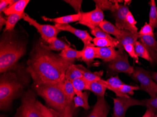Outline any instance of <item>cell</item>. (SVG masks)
Wrapping results in <instances>:
<instances>
[{
  "mask_svg": "<svg viewBox=\"0 0 157 117\" xmlns=\"http://www.w3.org/2000/svg\"><path fill=\"white\" fill-rule=\"evenodd\" d=\"M75 61L65 59L59 54L46 50L38 42L27 61L26 70L34 86L57 84L65 79L66 71Z\"/></svg>",
  "mask_w": 157,
  "mask_h": 117,
  "instance_id": "obj_1",
  "label": "cell"
},
{
  "mask_svg": "<svg viewBox=\"0 0 157 117\" xmlns=\"http://www.w3.org/2000/svg\"><path fill=\"white\" fill-rule=\"evenodd\" d=\"M7 32L0 43L1 73H4L14 67L26 52L24 43L14 38L11 31Z\"/></svg>",
  "mask_w": 157,
  "mask_h": 117,
  "instance_id": "obj_2",
  "label": "cell"
},
{
  "mask_svg": "<svg viewBox=\"0 0 157 117\" xmlns=\"http://www.w3.org/2000/svg\"><path fill=\"white\" fill-rule=\"evenodd\" d=\"M34 87L37 94L44 98L47 104L63 117L68 106L75 105L74 103L70 102L59 83Z\"/></svg>",
  "mask_w": 157,
  "mask_h": 117,
  "instance_id": "obj_3",
  "label": "cell"
},
{
  "mask_svg": "<svg viewBox=\"0 0 157 117\" xmlns=\"http://www.w3.org/2000/svg\"><path fill=\"white\" fill-rule=\"evenodd\" d=\"M22 89V84L13 73H4L0 81V107L1 110L9 107L14 97Z\"/></svg>",
  "mask_w": 157,
  "mask_h": 117,
  "instance_id": "obj_4",
  "label": "cell"
},
{
  "mask_svg": "<svg viewBox=\"0 0 157 117\" xmlns=\"http://www.w3.org/2000/svg\"><path fill=\"white\" fill-rule=\"evenodd\" d=\"M35 93L31 90L25 92L15 117H44L36 105Z\"/></svg>",
  "mask_w": 157,
  "mask_h": 117,
  "instance_id": "obj_5",
  "label": "cell"
},
{
  "mask_svg": "<svg viewBox=\"0 0 157 117\" xmlns=\"http://www.w3.org/2000/svg\"><path fill=\"white\" fill-rule=\"evenodd\" d=\"M135 81L140 82V90L147 92L151 97L157 94V84L154 82L149 71L142 68L136 67L130 75Z\"/></svg>",
  "mask_w": 157,
  "mask_h": 117,
  "instance_id": "obj_6",
  "label": "cell"
},
{
  "mask_svg": "<svg viewBox=\"0 0 157 117\" xmlns=\"http://www.w3.org/2000/svg\"><path fill=\"white\" fill-rule=\"evenodd\" d=\"M113 114L112 117H125L126 112L131 106H145L144 100H140L130 97H117L113 98Z\"/></svg>",
  "mask_w": 157,
  "mask_h": 117,
  "instance_id": "obj_7",
  "label": "cell"
},
{
  "mask_svg": "<svg viewBox=\"0 0 157 117\" xmlns=\"http://www.w3.org/2000/svg\"><path fill=\"white\" fill-rule=\"evenodd\" d=\"M23 19L30 25L36 28L39 33L41 35V38L47 43L51 38L57 37L58 34L62 31L58 28H56L55 25L40 24L36 20L27 15V14H26Z\"/></svg>",
  "mask_w": 157,
  "mask_h": 117,
  "instance_id": "obj_8",
  "label": "cell"
},
{
  "mask_svg": "<svg viewBox=\"0 0 157 117\" xmlns=\"http://www.w3.org/2000/svg\"><path fill=\"white\" fill-rule=\"evenodd\" d=\"M108 68L114 74L122 73L130 75L134 71V68L129 64L128 55L120 51L115 59L109 62Z\"/></svg>",
  "mask_w": 157,
  "mask_h": 117,
  "instance_id": "obj_9",
  "label": "cell"
},
{
  "mask_svg": "<svg viewBox=\"0 0 157 117\" xmlns=\"http://www.w3.org/2000/svg\"><path fill=\"white\" fill-rule=\"evenodd\" d=\"M104 16L103 11L96 7L92 11L81 12V17L78 23L87 26L92 30L99 26L104 20Z\"/></svg>",
  "mask_w": 157,
  "mask_h": 117,
  "instance_id": "obj_10",
  "label": "cell"
},
{
  "mask_svg": "<svg viewBox=\"0 0 157 117\" xmlns=\"http://www.w3.org/2000/svg\"><path fill=\"white\" fill-rule=\"evenodd\" d=\"M128 6L120 4L119 8L113 13L115 18V25L121 30L129 31L131 32H138V28H134L128 24L127 20V15L129 12Z\"/></svg>",
  "mask_w": 157,
  "mask_h": 117,
  "instance_id": "obj_11",
  "label": "cell"
},
{
  "mask_svg": "<svg viewBox=\"0 0 157 117\" xmlns=\"http://www.w3.org/2000/svg\"><path fill=\"white\" fill-rule=\"evenodd\" d=\"M56 27L61 31H66L74 34L80 38L84 43V47L87 46H95L93 42V38L89 34L87 31L82 30L74 28L69 24H55Z\"/></svg>",
  "mask_w": 157,
  "mask_h": 117,
  "instance_id": "obj_12",
  "label": "cell"
},
{
  "mask_svg": "<svg viewBox=\"0 0 157 117\" xmlns=\"http://www.w3.org/2000/svg\"><path fill=\"white\" fill-rule=\"evenodd\" d=\"M139 41L149 52L152 60V64H157V41L155 36H139Z\"/></svg>",
  "mask_w": 157,
  "mask_h": 117,
  "instance_id": "obj_13",
  "label": "cell"
},
{
  "mask_svg": "<svg viewBox=\"0 0 157 117\" xmlns=\"http://www.w3.org/2000/svg\"><path fill=\"white\" fill-rule=\"evenodd\" d=\"M97 101L90 115L86 117H107L110 107L105 97H97Z\"/></svg>",
  "mask_w": 157,
  "mask_h": 117,
  "instance_id": "obj_14",
  "label": "cell"
},
{
  "mask_svg": "<svg viewBox=\"0 0 157 117\" xmlns=\"http://www.w3.org/2000/svg\"><path fill=\"white\" fill-rule=\"evenodd\" d=\"M139 35L138 32L135 33L129 31L122 30V35L118 39L119 44L116 48L121 52H124V46L127 45H134L135 43L138 41Z\"/></svg>",
  "mask_w": 157,
  "mask_h": 117,
  "instance_id": "obj_15",
  "label": "cell"
},
{
  "mask_svg": "<svg viewBox=\"0 0 157 117\" xmlns=\"http://www.w3.org/2000/svg\"><path fill=\"white\" fill-rule=\"evenodd\" d=\"M98 81L104 85L107 89H108L114 92L118 97H129L128 95L123 94L120 91V87L124 84V83L121 81V80L119 78L118 75L111 77L106 81L101 79Z\"/></svg>",
  "mask_w": 157,
  "mask_h": 117,
  "instance_id": "obj_16",
  "label": "cell"
},
{
  "mask_svg": "<svg viewBox=\"0 0 157 117\" xmlns=\"http://www.w3.org/2000/svg\"><path fill=\"white\" fill-rule=\"evenodd\" d=\"M97 58L105 62H110L118 56L119 51L113 47H98L96 46Z\"/></svg>",
  "mask_w": 157,
  "mask_h": 117,
  "instance_id": "obj_17",
  "label": "cell"
},
{
  "mask_svg": "<svg viewBox=\"0 0 157 117\" xmlns=\"http://www.w3.org/2000/svg\"><path fill=\"white\" fill-rule=\"evenodd\" d=\"M48 43L49 45L47 46L44 44L42 42H40L42 47L48 51H63L70 47V45L65 41L59 39L57 37L49 39Z\"/></svg>",
  "mask_w": 157,
  "mask_h": 117,
  "instance_id": "obj_18",
  "label": "cell"
},
{
  "mask_svg": "<svg viewBox=\"0 0 157 117\" xmlns=\"http://www.w3.org/2000/svg\"><path fill=\"white\" fill-rule=\"evenodd\" d=\"M81 12L78 14L69 15L57 18H49L46 16H42V18L45 21L52 22L56 24H68L71 23L78 22L81 17Z\"/></svg>",
  "mask_w": 157,
  "mask_h": 117,
  "instance_id": "obj_19",
  "label": "cell"
},
{
  "mask_svg": "<svg viewBox=\"0 0 157 117\" xmlns=\"http://www.w3.org/2000/svg\"><path fill=\"white\" fill-rule=\"evenodd\" d=\"M29 2V0H18L15 4L6 9L3 13L8 16L13 14L23 15L25 13V9Z\"/></svg>",
  "mask_w": 157,
  "mask_h": 117,
  "instance_id": "obj_20",
  "label": "cell"
},
{
  "mask_svg": "<svg viewBox=\"0 0 157 117\" xmlns=\"http://www.w3.org/2000/svg\"><path fill=\"white\" fill-rule=\"evenodd\" d=\"M97 58L96 46H87L84 47L82 50L81 59L85 62L88 67L94 61V59Z\"/></svg>",
  "mask_w": 157,
  "mask_h": 117,
  "instance_id": "obj_21",
  "label": "cell"
},
{
  "mask_svg": "<svg viewBox=\"0 0 157 117\" xmlns=\"http://www.w3.org/2000/svg\"><path fill=\"white\" fill-rule=\"evenodd\" d=\"M77 67L81 70L82 74L83 77L86 80L88 81L89 82H92L98 81L101 80V77L103 76V70L98 71V72H92L89 69L85 68V67L82 65H76Z\"/></svg>",
  "mask_w": 157,
  "mask_h": 117,
  "instance_id": "obj_22",
  "label": "cell"
},
{
  "mask_svg": "<svg viewBox=\"0 0 157 117\" xmlns=\"http://www.w3.org/2000/svg\"><path fill=\"white\" fill-rule=\"evenodd\" d=\"M99 27L107 34L113 35L116 39H118L122 35V30L119 29L116 25H113L107 20H104Z\"/></svg>",
  "mask_w": 157,
  "mask_h": 117,
  "instance_id": "obj_23",
  "label": "cell"
},
{
  "mask_svg": "<svg viewBox=\"0 0 157 117\" xmlns=\"http://www.w3.org/2000/svg\"><path fill=\"white\" fill-rule=\"evenodd\" d=\"M59 84L70 102L74 103V98L76 94L72 82L65 78Z\"/></svg>",
  "mask_w": 157,
  "mask_h": 117,
  "instance_id": "obj_24",
  "label": "cell"
},
{
  "mask_svg": "<svg viewBox=\"0 0 157 117\" xmlns=\"http://www.w3.org/2000/svg\"><path fill=\"white\" fill-rule=\"evenodd\" d=\"M90 94L89 91H84L83 92L82 94L80 96H77L75 97L74 98L75 108L81 107L84 108L85 110H89L90 109V106L88 100Z\"/></svg>",
  "mask_w": 157,
  "mask_h": 117,
  "instance_id": "obj_25",
  "label": "cell"
},
{
  "mask_svg": "<svg viewBox=\"0 0 157 117\" xmlns=\"http://www.w3.org/2000/svg\"><path fill=\"white\" fill-rule=\"evenodd\" d=\"M75 93L77 96L82 94L83 90H89V82L83 77L75 79L72 81Z\"/></svg>",
  "mask_w": 157,
  "mask_h": 117,
  "instance_id": "obj_26",
  "label": "cell"
},
{
  "mask_svg": "<svg viewBox=\"0 0 157 117\" xmlns=\"http://www.w3.org/2000/svg\"><path fill=\"white\" fill-rule=\"evenodd\" d=\"M94 2L96 4V7L103 11L110 10L112 13H113L120 5L119 3L113 4L110 1L108 0H94Z\"/></svg>",
  "mask_w": 157,
  "mask_h": 117,
  "instance_id": "obj_27",
  "label": "cell"
},
{
  "mask_svg": "<svg viewBox=\"0 0 157 117\" xmlns=\"http://www.w3.org/2000/svg\"><path fill=\"white\" fill-rule=\"evenodd\" d=\"M25 13L23 15H18V14H11L9 16L7 17V22H6V24L5 25V28L4 30V32L6 31H12L14 29V27L15 26L16 24H17L18 21L20 19L24 18L25 16L26 15Z\"/></svg>",
  "mask_w": 157,
  "mask_h": 117,
  "instance_id": "obj_28",
  "label": "cell"
},
{
  "mask_svg": "<svg viewBox=\"0 0 157 117\" xmlns=\"http://www.w3.org/2000/svg\"><path fill=\"white\" fill-rule=\"evenodd\" d=\"M107 88L99 81L89 82V90L94 93L97 97H105Z\"/></svg>",
  "mask_w": 157,
  "mask_h": 117,
  "instance_id": "obj_29",
  "label": "cell"
},
{
  "mask_svg": "<svg viewBox=\"0 0 157 117\" xmlns=\"http://www.w3.org/2000/svg\"><path fill=\"white\" fill-rule=\"evenodd\" d=\"M135 52L138 57L146 60L152 64V60L147 49L139 41H136L134 45Z\"/></svg>",
  "mask_w": 157,
  "mask_h": 117,
  "instance_id": "obj_30",
  "label": "cell"
},
{
  "mask_svg": "<svg viewBox=\"0 0 157 117\" xmlns=\"http://www.w3.org/2000/svg\"><path fill=\"white\" fill-rule=\"evenodd\" d=\"M81 54L82 50L78 51L70 47L62 51L59 55L65 59L75 60L81 58Z\"/></svg>",
  "mask_w": 157,
  "mask_h": 117,
  "instance_id": "obj_31",
  "label": "cell"
},
{
  "mask_svg": "<svg viewBox=\"0 0 157 117\" xmlns=\"http://www.w3.org/2000/svg\"><path fill=\"white\" fill-rule=\"evenodd\" d=\"M82 77H83V75L81 70L77 67L76 65L74 64L71 65L66 71L65 78L72 82Z\"/></svg>",
  "mask_w": 157,
  "mask_h": 117,
  "instance_id": "obj_32",
  "label": "cell"
},
{
  "mask_svg": "<svg viewBox=\"0 0 157 117\" xmlns=\"http://www.w3.org/2000/svg\"><path fill=\"white\" fill-rule=\"evenodd\" d=\"M93 43L95 46L98 47H113L116 48L119 44L118 41H113L107 38H93Z\"/></svg>",
  "mask_w": 157,
  "mask_h": 117,
  "instance_id": "obj_33",
  "label": "cell"
},
{
  "mask_svg": "<svg viewBox=\"0 0 157 117\" xmlns=\"http://www.w3.org/2000/svg\"><path fill=\"white\" fill-rule=\"evenodd\" d=\"M36 105L44 117H63L59 112L54 109L48 108L38 100Z\"/></svg>",
  "mask_w": 157,
  "mask_h": 117,
  "instance_id": "obj_34",
  "label": "cell"
},
{
  "mask_svg": "<svg viewBox=\"0 0 157 117\" xmlns=\"http://www.w3.org/2000/svg\"><path fill=\"white\" fill-rule=\"evenodd\" d=\"M150 5L149 24L154 29L157 28V9L154 0L151 1Z\"/></svg>",
  "mask_w": 157,
  "mask_h": 117,
  "instance_id": "obj_35",
  "label": "cell"
},
{
  "mask_svg": "<svg viewBox=\"0 0 157 117\" xmlns=\"http://www.w3.org/2000/svg\"><path fill=\"white\" fill-rule=\"evenodd\" d=\"M91 33L93 35L95 38H105L107 39H111L113 41H118V39L116 38L112 37L111 35L107 34L105 32L102 30L99 27H97L94 29L91 30Z\"/></svg>",
  "mask_w": 157,
  "mask_h": 117,
  "instance_id": "obj_36",
  "label": "cell"
},
{
  "mask_svg": "<svg viewBox=\"0 0 157 117\" xmlns=\"http://www.w3.org/2000/svg\"><path fill=\"white\" fill-rule=\"evenodd\" d=\"M154 29L149 24L145 23L144 25L140 29L138 32L139 36H155Z\"/></svg>",
  "mask_w": 157,
  "mask_h": 117,
  "instance_id": "obj_37",
  "label": "cell"
},
{
  "mask_svg": "<svg viewBox=\"0 0 157 117\" xmlns=\"http://www.w3.org/2000/svg\"><path fill=\"white\" fill-rule=\"evenodd\" d=\"M120 91L123 94L126 95H133L134 94V90H140V87L138 86H132L128 85L124 83L120 87Z\"/></svg>",
  "mask_w": 157,
  "mask_h": 117,
  "instance_id": "obj_38",
  "label": "cell"
},
{
  "mask_svg": "<svg viewBox=\"0 0 157 117\" xmlns=\"http://www.w3.org/2000/svg\"><path fill=\"white\" fill-rule=\"evenodd\" d=\"M124 50L127 52L129 56L133 58L134 60L136 63L139 62V58L136 55V53L135 52V47L134 45L132 44L127 45L124 46Z\"/></svg>",
  "mask_w": 157,
  "mask_h": 117,
  "instance_id": "obj_39",
  "label": "cell"
},
{
  "mask_svg": "<svg viewBox=\"0 0 157 117\" xmlns=\"http://www.w3.org/2000/svg\"><path fill=\"white\" fill-rule=\"evenodd\" d=\"M64 1L71 5L75 9L77 14L81 12L82 1L81 0H65Z\"/></svg>",
  "mask_w": 157,
  "mask_h": 117,
  "instance_id": "obj_40",
  "label": "cell"
},
{
  "mask_svg": "<svg viewBox=\"0 0 157 117\" xmlns=\"http://www.w3.org/2000/svg\"><path fill=\"white\" fill-rule=\"evenodd\" d=\"M144 101L145 106L147 108H151L157 110V94L154 97H151L149 99H144Z\"/></svg>",
  "mask_w": 157,
  "mask_h": 117,
  "instance_id": "obj_41",
  "label": "cell"
},
{
  "mask_svg": "<svg viewBox=\"0 0 157 117\" xmlns=\"http://www.w3.org/2000/svg\"><path fill=\"white\" fill-rule=\"evenodd\" d=\"M127 20L128 24L129 25H131V26L134 27V28H137L136 26L137 22H136V20H135L134 16L133 15V14H132V13L130 11H129L127 14Z\"/></svg>",
  "mask_w": 157,
  "mask_h": 117,
  "instance_id": "obj_42",
  "label": "cell"
},
{
  "mask_svg": "<svg viewBox=\"0 0 157 117\" xmlns=\"http://www.w3.org/2000/svg\"><path fill=\"white\" fill-rule=\"evenodd\" d=\"M9 6V0H1L0 1V13L4 12L6 9Z\"/></svg>",
  "mask_w": 157,
  "mask_h": 117,
  "instance_id": "obj_43",
  "label": "cell"
},
{
  "mask_svg": "<svg viewBox=\"0 0 157 117\" xmlns=\"http://www.w3.org/2000/svg\"><path fill=\"white\" fill-rule=\"evenodd\" d=\"M156 109L148 108L146 112L142 117H154L156 115Z\"/></svg>",
  "mask_w": 157,
  "mask_h": 117,
  "instance_id": "obj_44",
  "label": "cell"
},
{
  "mask_svg": "<svg viewBox=\"0 0 157 117\" xmlns=\"http://www.w3.org/2000/svg\"><path fill=\"white\" fill-rule=\"evenodd\" d=\"M75 107V105L68 106L66 109V112L63 117H73V114L74 112L73 108Z\"/></svg>",
  "mask_w": 157,
  "mask_h": 117,
  "instance_id": "obj_45",
  "label": "cell"
},
{
  "mask_svg": "<svg viewBox=\"0 0 157 117\" xmlns=\"http://www.w3.org/2000/svg\"><path fill=\"white\" fill-rule=\"evenodd\" d=\"M7 20L4 18L2 15V14L0 15V29L1 30L2 29V26L3 25H6Z\"/></svg>",
  "mask_w": 157,
  "mask_h": 117,
  "instance_id": "obj_46",
  "label": "cell"
},
{
  "mask_svg": "<svg viewBox=\"0 0 157 117\" xmlns=\"http://www.w3.org/2000/svg\"><path fill=\"white\" fill-rule=\"evenodd\" d=\"M151 75L154 82L157 84V72H152Z\"/></svg>",
  "mask_w": 157,
  "mask_h": 117,
  "instance_id": "obj_47",
  "label": "cell"
},
{
  "mask_svg": "<svg viewBox=\"0 0 157 117\" xmlns=\"http://www.w3.org/2000/svg\"><path fill=\"white\" fill-rule=\"evenodd\" d=\"M110 1L113 3V4H115V3H122L124 2V1L123 0H110Z\"/></svg>",
  "mask_w": 157,
  "mask_h": 117,
  "instance_id": "obj_48",
  "label": "cell"
},
{
  "mask_svg": "<svg viewBox=\"0 0 157 117\" xmlns=\"http://www.w3.org/2000/svg\"><path fill=\"white\" fill-rule=\"evenodd\" d=\"M132 1L131 0H124V5L125 6H128L131 4Z\"/></svg>",
  "mask_w": 157,
  "mask_h": 117,
  "instance_id": "obj_49",
  "label": "cell"
},
{
  "mask_svg": "<svg viewBox=\"0 0 157 117\" xmlns=\"http://www.w3.org/2000/svg\"><path fill=\"white\" fill-rule=\"evenodd\" d=\"M155 35H156V37H157V32H156V33H155Z\"/></svg>",
  "mask_w": 157,
  "mask_h": 117,
  "instance_id": "obj_50",
  "label": "cell"
},
{
  "mask_svg": "<svg viewBox=\"0 0 157 117\" xmlns=\"http://www.w3.org/2000/svg\"><path fill=\"white\" fill-rule=\"evenodd\" d=\"M157 117V114H156V115H155V117Z\"/></svg>",
  "mask_w": 157,
  "mask_h": 117,
  "instance_id": "obj_51",
  "label": "cell"
}]
</instances>
